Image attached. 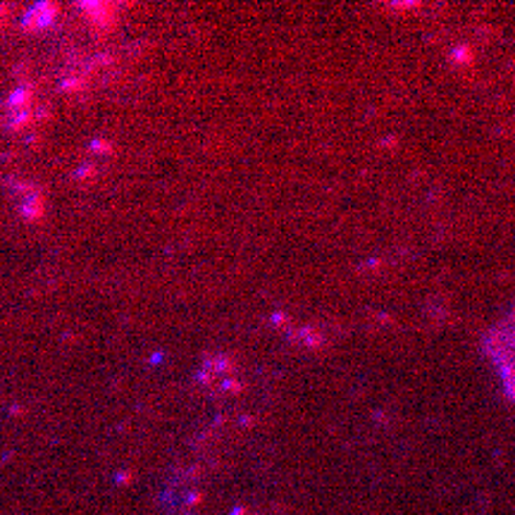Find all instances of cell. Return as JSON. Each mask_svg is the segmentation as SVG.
Returning a JSON list of instances; mask_svg holds the SVG:
<instances>
[{
	"mask_svg": "<svg viewBox=\"0 0 515 515\" xmlns=\"http://www.w3.org/2000/svg\"><path fill=\"white\" fill-rule=\"evenodd\" d=\"M53 12H55L53 5H38V7L31 10V15L26 17V22H31V24H46L48 19L53 17Z\"/></svg>",
	"mask_w": 515,
	"mask_h": 515,
	"instance_id": "2",
	"label": "cell"
},
{
	"mask_svg": "<svg viewBox=\"0 0 515 515\" xmlns=\"http://www.w3.org/2000/svg\"><path fill=\"white\" fill-rule=\"evenodd\" d=\"M489 351L503 372L506 389L515 396V317L506 320L492 336H489Z\"/></svg>",
	"mask_w": 515,
	"mask_h": 515,
	"instance_id": "1",
	"label": "cell"
}]
</instances>
